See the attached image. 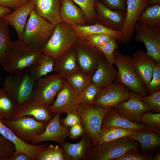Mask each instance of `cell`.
I'll return each mask as SVG.
<instances>
[{
    "mask_svg": "<svg viewBox=\"0 0 160 160\" xmlns=\"http://www.w3.org/2000/svg\"><path fill=\"white\" fill-rule=\"evenodd\" d=\"M140 100L149 108L150 111L160 113V91L146 96H141Z\"/></svg>",
    "mask_w": 160,
    "mask_h": 160,
    "instance_id": "42",
    "label": "cell"
},
{
    "mask_svg": "<svg viewBox=\"0 0 160 160\" xmlns=\"http://www.w3.org/2000/svg\"><path fill=\"white\" fill-rule=\"evenodd\" d=\"M35 7L34 3L32 0H30L3 18L14 28L17 34L18 41H22L28 17L34 9Z\"/></svg>",
    "mask_w": 160,
    "mask_h": 160,
    "instance_id": "22",
    "label": "cell"
},
{
    "mask_svg": "<svg viewBox=\"0 0 160 160\" xmlns=\"http://www.w3.org/2000/svg\"><path fill=\"white\" fill-rule=\"evenodd\" d=\"M134 32L135 39L137 41H142L145 44L146 54L156 62L160 63V28L137 23Z\"/></svg>",
    "mask_w": 160,
    "mask_h": 160,
    "instance_id": "12",
    "label": "cell"
},
{
    "mask_svg": "<svg viewBox=\"0 0 160 160\" xmlns=\"http://www.w3.org/2000/svg\"><path fill=\"white\" fill-rule=\"evenodd\" d=\"M69 129V136L73 139H77L80 137L84 131L83 127L81 123L71 126Z\"/></svg>",
    "mask_w": 160,
    "mask_h": 160,
    "instance_id": "49",
    "label": "cell"
},
{
    "mask_svg": "<svg viewBox=\"0 0 160 160\" xmlns=\"http://www.w3.org/2000/svg\"><path fill=\"white\" fill-rule=\"evenodd\" d=\"M81 37L85 39L89 44L95 47L102 45L115 38L103 34H93Z\"/></svg>",
    "mask_w": 160,
    "mask_h": 160,
    "instance_id": "45",
    "label": "cell"
},
{
    "mask_svg": "<svg viewBox=\"0 0 160 160\" xmlns=\"http://www.w3.org/2000/svg\"><path fill=\"white\" fill-rule=\"evenodd\" d=\"M91 77L80 70L71 75L65 80L78 95L91 82Z\"/></svg>",
    "mask_w": 160,
    "mask_h": 160,
    "instance_id": "34",
    "label": "cell"
},
{
    "mask_svg": "<svg viewBox=\"0 0 160 160\" xmlns=\"http://www.w3.org/2000/svg\"><path fill=\"white\" fill-rule=\"evenodd\" d=\"M137 23L160 28V4L148 5L140 16Z\"/></svg>",
    "mask_w": 160,
    "mask_h": 160,
    "instance_id": "32",
    "label": "cell"
},
{
    "mask_svg": "<svg viewBox=\"0 0 160 160\" xmlns=\"http://www.w3.org/2000/svg\"><path fill=\"white\" fill-rule=\"evenodd\" d=\"M149 3V0H127L126 18L120 31L121 37L119 43L124 44L131 41L137 20Z\"/></svg>",
    "mask_w": 160,
    "mask_h": 160,
    "instance_id": "13",
    "label": "cell"
},
{
    "mask_svg": "<svg viewBox=\"0 0 160 160\" xmlns=\"http://www.w3.org/2000/svg\"><path fill=\"white\" fill-rule=\"evenodd\" d=\"M116 41L117 39L114 38L105 44L96 47L103 54L108 62L112 65L114 64V51L119 48Z\"/></svg>",
    "mask_w": 160,
    "mask_h": 160,
    "instance_id": "40",
    "label": "cell"
},
{
    "mask_svg": "<svg viewBox=\"0 0 160 160\" xmlns=\"http://www.w3.org/2000/svg\"><path fill=\"white\" fill-rule=\"evenodd\" d=\"M42 53L40 49L31 47L23 41H15L2 67L9 74L26 72Z\"/></svg>",
    "mask_w": 160,
    "mask_h": 160,
    "instance_id": "1",
    "label": "cell"
},
{
    "mask_svg": "<svg viewBox=\"0 0 160 160\" xmlns=\"http://www.w3.org/2000/svg\"><path fill=\"white\" fill-rule=\"evenodd\" d=\"M74 46L79 67L92 77L101 61L105 57L104 55L99 49L79 36Z\"/></svg>",
    "mask_w": 160,
    "mask_h": 160,
    "instance_id": "9",
    "label": "cell"
},
{
    "mask_svg": "<svg viewBox=\"0 0 160 160\" xmlns=\"http://www.w3.org/2000/svg\"><path fill=\"white\" fill-rule=\"evenodd\" d=\"M30 0H0V6L15 10Z\"/></svg>",
    "mask_w": 160,
    "mask_h": 160,
    "instance_id": "48",
    "label": "cell"
},
{
    "mask_svg": "<svg viewBox=\"0 0 160 160\" xmlns=\"http://www.w3.org/2000/svg\"><path fill=\"white\" fill-rule=\"evenodd\" d=\"M54 114L50 106L46 105L31 98L18 106L12 120L27 115L33 116L36 120L48 123Z\"/></svg>",
    "mask_w": 160,
    "mask_h": 160,
    "instance_id": "19",
    "label": "cell"
},
{
    "mask_svg": "<svg viewBox=\"0 0 160 160\" xmlns=\"http://www.w3.org/2000/svg\"><path fill=\"white\" fill-rule=\"evenodd\" d=\"M78 37L70 25L62 21L55 26L52 36L40 49L57 60L73 45Z\"/></svg>",
    "mask_w": 160,
    "mask_h": 160,
    "instance_id": "2",
    "label": "cell"
},
{
    "mask_svg": "<svg viewBox=\"0 0 160 160\" xmlns=\"http://www.w3.org/2000/svg\"><path fill=\"white\" fill-rule=\"evenodd\" d=\"M160 160V151H159L155 154L154 156L153 157V160Z\"/></svg>",
    "mask_w": 160,
    "mask_h": 160,
    "instance_id": "52",
    "label": "cell"
},
{
    "mask_svg": "<svg viewBox=\"0 0 160 160\" xmlns=\"http://www.w3.org/2000/svg\"><path fill=\"white\" fill-rule=\"evenodd\" d=\"M97 22L113 30L120 31L124 23L126 11L113 10L96 0L94 4Z\"/></svg>",
    "mask_w": 160,
    "mask_h": 160,
    "instance_id": "17",
    "label": "cell"
},
{
    "mask_svg": "<svg viewBox=\"0 0 160 160\" xmlns=\"http://www.w3.org/2000/svg\"><path fill=\"white\" fill-rule=\"evenodd\" d=\"M114 64L118 69L117 80L121 82L130 91L136 92L142 97L149 95L145 87L136 73L131 57L123 55L116 50L114 52Z\"/></svg>",
    "mask_w": 160,
    "mask_h": 160,
    "instance_id": "4",
    "label": "cell"
},
{
    "mask_svg": "<svg viewBox=\"0 0 160 160\" xmlns=\"http://www.w3.org/2000/svg\"><path fill=\"white\" fill-rule=\"evenodd\" d=\"M132 57L136 73L140 81L146 87L151 79L156 62L143 50L135 52Z\"/></svg>",
    "mask_w": 160,
    "mask_h": 160,
    "instance_id": "20",
    "label": "cell"
},
{
    "mask_svg": "<svg viewBox=\"0 0 160 160\" xmlns=\"http://www.w3.org/2000/svg\"><path fill=\"white\" fill-rule=\"evenodd\" d=\"M1 121L19 139L31 144L32 139L35 136L42 134L48 123L38 121L29 115L15 120L2 119Z\"/></svg>",
    "mask_w": 160,
    "mask_h": 160,
    "instance_id": "8",
    "label": "cell"
},
{
    "mask_svg": "<svg viewBox=\"0 0 160 160\" xmlns=\"http://www.w3.org/2000/svg\"><path fill=\"white\" fill-rule=\"evenodd\" d=\"M37 13L53 25L62 21L60 15L61 0H32Z\"/></svg>",
    "mask_w": 160,
    "mask_h": 160,
    "instance_id": "26",
    "label": "cell"
},
{
    "mask_svg": "<svg viewBox=\"0 0 160 160\" xmlns=\"http://www.w3.org/2000/svg\"><path fill=\"white\" fill-rule=\"evenodd\" d=\"M80 137L81 140L77 143L65 141L60 145L65 160H90L95 147L94 144L84 130Z\"/></svg>",
    "mask_w": 160,
    "mask_h": 160,
    "instance_id": "14",
    "label": "cell"
},
{
    "mask_svg": "<svg viewBox=\"0 0 160 160\" xmlns=\"http://www.w3.org/2000/svg\"><path fill=\"white\" fill-rule=\"evenodd\" d=\"M0 117V134L4 137L12 142L15 146V151L13 154L23 153L27 155L31 160H37L40 152L47 144L32 145L24 142L17 138L7 127L1 121Z\"/></svg>",
    "mask_w": 160,
    "mask_h": 160,
    "instance_id": "21",
    "label": "cell"
},
{
    "mask_svg": "<svg viewBox=\"0 0 160 160\" xmlns=\"http://www.w3.org/2000/svg\"><path fill=\"white\" fill-rule=\"evenodd\" d=\"M128 137L139 143L140 149L139 150L141 152L152 156L160 151V133L150 129H142Z\"/></svg>",
    "mask_w": 160,
    "mask_h": 160,
    "instance_id": "23",
    "label": "cell"
},
{
    "mask_svg": "<svg viewBox=\"0 0 160 160\" xmlns=\"http://www.w3.org/2000/svg\"><path fill=\"white\" fill-rule=\"evenodd\" d=\"M8 24L0 18V67L2 66L14 44L10 37Z\"/></svg>",
    "mask_w": 160,
    "mask_h": 160,
    "instance_id": "31",
    "label": "cell"
},
{
    "mask_svg": "<svg viewBox=\"0 0 160 160\" xmlns=\"http://www.w3.org/2000/svg\"><path fill=\"white\" fill-rule=\"evenodd\" d=\"M149 5L160 4V0H149Z\"/></svg>",
    "mask_w": 160,
    "mask_h": 160,
    "instance_id": "53",
    "label": "cell"
},
{
    "mask_svg": "<svg viewBox=\"0 0 160 160\" xmlns=\"http://www.w3.org/2000/svg\"><path fill=\"white\" fill-rule=\"evenodd\" d=\"M50 109L53 113H77L78 95L66 80Z\"/></svg>",
    "mask_w": 160,
    "mask_h": 160,
    "instance_id": "16",
    "label": "cell"
},
{
    "mask_svg": "<svg viewBox=\"0 0 160 160\" xmlns=\"http://www.w3.org/2000/svg\"><path fill=\"white\" fill-rule=\"evenodd\" d=\"M65 160L60 147L48 144L40 152L37 157V160Z\"/></svg>",
    "mask_w": 160,
    "mask_h": 160,
    "instance_id": "38",
    "label": "cell"
},
{
    "mask_svg": "<svg viewBox=\"0 0 160 160\" xmlns=\"http://www.w3.org/2000/svg\"><path fill=\"white\" fill-rule=\"evenodd\" d=\"M129 89L118 80L108 87L100 89L94 101V105L103 108L115 107L128 100Z\"/></svg>",
    "mask_w": 160,
    "mask_h": 160,
    "instance_id": "11",
    "label": "cell"
},
{
    "mask_svg": "<svg viewBox=\"0 0 160 160\" xmlns=\"http://www.w3.org/2000/svg\"><path fill=\"white\" fill-rule=\"evenodd\" d=\"M149 95L160 91V63H156L152 77L145 87Z\"/></svg>",
    "mask_w": 160,
    "mask_h": 160,
    "instance_id": "43",
    "label": "cell"
},
{
    "mask_svg": "<svg viewBox=\"0 0 160 160\" xmlns=\"http://www.w3.org/2000/svg\"><path fill=\"white\" fill-rule=\"evenodd\" d=\"M71 26L77 35L80 37L96 34H105L115 37L119 43L121 37L120 31L113 30L98 22L92 25Z\"/></svg>",
    "mask_w": 160,
    "mask_h": 160,
    "instance_id": "30",
    "label": "cell"
},
{
    "mask_svg": "<svg viewBox=\"0 0 160 160\" xmlns=\"http://www.w3.org/2000/svg\"><path fill=\"white\" fill-rule=\"evenodd\" d=\"M61 114H54L52 119L48 123L44 132L36 135L31 140V144L37 145L47 141L56 142L60 145L69 136V129L61 124L60 117Z\"/></svg>",
    "mask_w": 160,
    "mask_h": 160,
    "instance_id": "15",
    "label": "cell"
},
{
    "mask_svg": "<svg viewBox=\"0 0 160 160\" xmlns=\"http://www.w3.org/2000/svg\"><path fill=\"white\" fill-rule=\"evenodd\" d=\"M80 70L74 44L60 59L55 60L53 71L64 79Z\"/></svg>",
    "mask_w": 160,
    "mask_h": 160,
    "instance_id": "27",
    "label": "cell"
},
{
    "mask_svg": "<svg viewBox=\"0 0 160 160\" xmlns=\"http://www.w3.org/2000/svg\"><path fill=\"white\" fill-rule=\"evenodd\" d=\"M140 144L128 136L98 144L95 147L90 160H115L128 151L139 149Z\"/></svg>",
    "mask_w": 160,
    "mask_h": 160,
    "instance_id": "7",
    "label": "cell"
},
{
    "mask_svg": "<svg viewBox=\"0 0 160 160\" xmlns=\"http://www.w3.org/2000/svg\"><path fill=\"white\" fill-rule=\"evenodd\" d=\"M104 57L91 77V82L100 89L106 88L117 80L118 73Z\"/></svg>",
    "mask_w": 160,
    "mask_h": 160,
    "instance_id": "28",
    "label": "cell"
},
{
    "mask_svg": "<svg viewBox=\"0 0 160 160\" xmlns=\"http://www.w3.org/2000/svg\"><path fill=\"white\" fill-rule=\"evenodd\" d=\"M141 96L136 92L130 91L128 100L115 107L120 114L129 120L139 123L141 122L143 114L150 111L149 108L140 100Z\"/></svg>",
    "mask_w": 160,
    "mask_h": 160,
    "instance_id": "18",
    "label": "cell"
},
{
    "mask_svg": "<svg viewBox=\"0 0 160 160\" xmlns=\"http://www.w3.org/2000/svg\"><path fill=\"white\" fill-rule=\"evenodd\" d=\"M18 105L4 89L0 88V117L11 120Z\"/></svg>",
    "mask_w": 160,
    "mask_h": 160,
    "instance_id": "33",
    "label": "cell"
},
{
    "mask_svg": "<svg viewBox=\"0 0 160 160\" xmlns=\"http://www.w3.org/2000/svg\"><path fill=\"white\" fill-rule=\"evenodd\" d=\"M60 15L62 21L70 26L87 25L83 11L72 0H61Z\"/></svg>",
    "mask_w": 160,
    "mask_h": 160,
    "instance_id": "24",
    "label": "cell"
},
{
    "mask_svg": "<svg viewBox=\"0 0 160 160\" xmlns=\"http://www.w3.org/2000/svg\"><path fill=\"white\" fill-rule=\"evenodd\" d=\"M83 10L85 15L87 25L97 22V14L94 4L96 0H72Z\"/></svg>",
    "mask_w": 160,
    "mask_h": 160,
    "instance_id": "37",
    "label": "cell"
},
{
    "mask_svg": "<svg viewBox=\"0 0 160 160\" xmlns=\"http://www.w3.org/2000/svg\"><path fill=\"white\" fill-rule=\"evenodd\" d=\"M11 9L0 6V18H3L4 16L11 13Z\"/></svg>",
    "mask_w": 160,
    "mask_h": 160,
    "instance_id": "51",
    "label": "cell"
},
{
    "mask_svg": "<svg viewBox=\"0 0 160 160\" xmlns=\"http://www.w3.org/2000/svg\"><path fill=\"white\" fill-rule=\"evenodd\" d=\"M140 122L150 129L160 133V113L148 111L143 114Z\"/></svg>",
    "mask_w": 160,
    "mask_h": 160,
    "instance_id": "39",
    "label": "cell"
},
{
    "mask_svg": "<svg viewBox=\"0 0 160 160\" xmlns=\"http://www.w3.org/2000/svg\"><path fill=\"white\" fill-rule=\"evenodd\" d=\"M153 158L151 155L141 152L138 149L134 148L128 151L115 160H153Z\"/></svg>",
    "mask_w": 160,
    "mask_h": 160,
    "instance_id": "44",
    "label": "cell"
},
{
    "mask_svg": "<svg viewBox=\"0 0 160 160\" xmlns=\"http://www.w3.org/2000/svg\"><path fill=\"white\" fill-rule=\"evenodd\" d=\"M100 89L93 83L91 82L78 95V104L92 106Z\"/></svg>",
    "mask_w": 160,
    "mask_h": 160,
    "instance_id": "36",
    "label": "cell"
},
{
    "mask_svg": "<svg viewBox=\"0 0 160 160\" xmlns=\"http://www.w3.org/2000/svg\"><path fill=\"white\" fill-rule=\"evenodd\" d=\"M60 122L62 125L69 128L76 124L81 123V119L77 114L68 113L65 118L61 119Z\"/></svg>",
    "mask_w": 160,
    "mask_h": 160,
    "instance_id": "47",
    "label": "cell"
},
{
    "mask_svg": "<svg viewBox=\"0 0 160 160\" xmlns=\"http://www.w3.org/2000/svg\"><path fill=\"white\" fill-rule=\"evenodd\" d=\"M65 80L57 73L41 78L35 82L31 98L50 106L63 87Z\"/></svg>",
    "mask_w": 160,
    "mask_h": 160,
    "instance_id": "10",
    "label": "cell"
},
{
    "mask_svg": "<svg viewBox=\"0 0 160 160\" xmlns=\"http://www.w3.org/2000/svg\"><path fill=\"white\" fill-rule=\"evenodd\" d=\"M55 60L48 55L42 52L39 58L26 72L36 82L48 73L53 71Z\"/></svg>",
    "mask_w": 160,
    "mask_h": 160,
    "instance_id": "29",
    "label": "cell"
},
{
    "mask_svg": "<svg viewBox=\"0 0 160 160\" xmlns=\"http://www.w3.org/2000/svg\"><path fill=\"white\" fill-rule=\"evenodd\" d=\"M102 130V132L98 144L122 137L129 136L138 131L116 127H111Z\"/></svg>",
    "mask_w": 160,
    "mask_h": 160,
    "instance_id": "35",
    "label": "cell"
},
{
    "mask_svg": "<svg viewBox=\"0 0 160 160\" xmlns=\"http://www.w3.org/2000/svg\"><path fill=\"white\" fill-rule=\"evenodd\" d=\"M29 15L22 41L33 47L40 49L52 36L55 26L39 15L34 9Z\"/></svg>",
    "mask_w": 160,
    "mask_h": 160,
    "instance_id": "3",
    "label": "cell"
},
{
    "mask_svg": "<svg viewBox=\"0 0 160 160\" xmlns=\"http://www.w3.org/2000/svg\"><path fill=\"white\" fill-rule=\"evenodd\" d=\"M105 6L113 10L125 11L127 0H98Z\"/></svg>",
    "mask_w": 160,
    "mask_h": 160,
    "instance_id": "46",
    "label": "cell"
},
{
    "mask_svg": "<svg viewBox=\"0 0 160 160\" xmlns=\"http://www.w3.org/2000/svg\"><path fill=\"white\" fill-rule=\"evenodd\" d=\"M30 157L26 154L23 153H19L12 154L9 160H31Z\"/></svg>",
    "mask_w": 160,
    "mask_h": 160,
    "instance_id": "50",
    "label": "cell"
},
{
    "mask_svg": "<svg viewBox=\"0 0 160 160\" xmlns=\"http://www.w3.org/2000/svg\"><path fill=\"white\" fill-rule=\"evenodd\" d=\"M15 151L14 144L0 134V160H9Z\"/></svg>",
    "mask_w": 160,
    "mask_h": 160,
    "instance_id": "41",
    "label": "cell"
},
{
    "mask_svg": "<svg viewBox=\"0 0 160 160\" xmlns=\"http://www.w3.org/2000/svg\"><path fill=\"white\" fill-rule=\"evenodd\" d=\"M35 82L27 72L9 74L5 78L4 89L18 106L31 98Z\"/></svg>",
    "mask_w": 160,
    "mask_h": 160,
    "instance_id": "6",
    "label": "cell"
},
{
    "mask_svg": "<svg viewBox=\"0 0 160 160\" xmlns=\"http://www.w3.org/2000/svg\"><path fill=\"white\" fill-rule=\"evenodd\" d=\"M112 107L103 108L94 105H77V113L81 119V123L95 147L98 145L102 132L101 126L103 119Z\"/></svg>",
    "mask_w": 160,
    "mask_h": 160,
    "instance_id": "5",
    "label": "cell"
},
{
    "mask_svg": "<svg viewBox=\"0 0 160 160\" xmlns=\"http://www.w3.org/2000/svg\"><path fill=\"white\" fill-rule=\"evenodd\" d=\"M116 127L139 131L149 129L141 123L131 121L120 114L115 107H112L104 116L101 126V129Z\"/></svg>",
    "mask_w": 160,
    "mask_h": 160,
    "instance_id": "25",
    "label": "cell"
}]
</instances>
